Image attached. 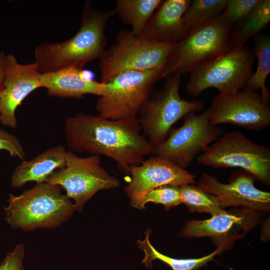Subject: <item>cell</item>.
Segmentation results:
<instances>
[{"label": "cell", "instance_id": "obj_9", "mask_svg": "<svg viewBox=\"0 0 270 270\" xmlns=\"http://www.w3.org/2000/svg\"><path fill=\"white\" fill-rule=\"evenodd\" d=\"M162 67L121 73L106 83L95 108L100 116L112 120L136 118L161 79Z\"/></svg>", "mask_w": 270, "mask_h": 270}, {"label": "cell", "instance_id": "obj_17", "mask_svg": "<svg viewBox=\"0 0 270 270\" xmlns=\"http://www.w3.org/2000/svg\"><path fill=\"white\" fill-rule=\"evenodd\" d=\"M190 0L162 1L138 37L154 42H176L187 34L182 16Z\"/></svg>", "mask_w": 270, "mask_h": 270}, {"label": "cell", "instance_id": "obj_24", "mask_svg": "<svg viewBox=\"0 0 270 270\" xmlns=\"http://www.w3.org/2000/svg\"><path fill=\"white\" fill-rule=\"evenodd\" d=\"M227 2L228 0H192L182 16L187 34L222 14Z\"/></svg>", "mask_w": 270, "mask_h": 270}, {"label": "cell", "instance_id": "obj_30", "mask_svg": "<svg viewBox=\"0 0 270 270\" xmlns=\"http://www.w3.org/2000/svg\"><path fill=\"white\" fill-rule=\"evenodd\" d=\"M6 55L3 52H0V94L4 84Z\"/></svg>", "mask_w": 270, "mask_h": 270}, {"label": "cell", "instance_id": "obj_13", "mask_svg": "<svg viewBox=\"0 0 270 270\" xmlns=\"http://www.w3.org/2000/svg\"><path fill=\"white\" fill-rule=\"evenodd\" d=\"M256 178L240 170L232 174L230 182H221L214 176L204 173L197 185L206 192L214 196L223 209L240 206L251 210L269 212L270 193L258 189Z\"/></svg>", "mask_w": 270, "mask_h": 270}, {"label": "cell", "instance_id": "obj_7", "mask_svg": "<svg viewBox=\"0 0 270 270\" xmlns=\"http://www.w3.org/2000/svg\"><path fill=\"white\" fill-rule=\"evenodd\" d=\"M176 42H154L140 38L131 31L121 30L116 42L100 58L101 82H108L128 71L162 67Z\"/></svg>", "mask_w": 270, "mask_h": 270}, {"label": "cell", "instance_id": "obj_19", "mask_svg": "<svg viewBox=\"0 0 270 270\" xmlns=\"http://www.w3.org/2000/svg\"><path fill=\"white\" fill-rule=\"evenodd\" d=\"M66 150L62 145L50 148L28 160H23L14 170L11 186L20 188L29 182H46L56 170L66 164Z\"/></svg>", "mask_w": 270, "mask_h": 270}, {"label": "cell", "instance_id": "obj_10", "mask_svg": "<svg viewBox=\"0 0 270 270\" xmlns=\"http://www.w3.org/2000/svg\"><path fill=\"white\" fill-rule=\"evenodd\" d=\"M46 182L63 188L80 212L98 192L120 186V180L102 166L100 156L80 157L71 150L66 151L64 167L54 172Z\"/></svg>", "mask_w": 270, "mask_h": 270}, {"label": "cell", "instance_id": "obj_18", "mask_svg": "<svg viewBox=\"0 0 270 270\" xmlns=\"http://www.w3.org/2000/svg\"><path fill=\"white\" fill-rule=\"evenodd\" d=\"M82 69L68 67L40 73L41 88H46L48 95L59 98L80 99L86 94L102 96L105 92L106 84L94 80H84L81 74Z\"/></svg>", "mask_w": 270, "mask_h": 270}, {"label": "cell", "instance_id": "obj_15", "mask_svg": "<svg viewBox=\"0 0 270 270\" xmlns=\"http://www.w3.org/2000/svg\"><path fill=\"white\" fill-rule=\"evenodd\" d=\"M257 211L243 208L212 216L204 220L187 222L180 232L184 238L211 237L223 250L241 237L238 232H246L257 225L259 215Z\"/></svg>", "mask_w": 270, "mask_h": 270}, {"label": "cell", "instance_id": "obj_8", "mask_svg": "<svg viewBox=\"0 0 270 270\" xmlns=\"http://www.w3.org/2000/svg\"><path fill=\"white\" fill-rule=\"evenodd\" d=\"M196 160L214 168H241L263 184L270 185V148L253 142L240 132L222 134Z\"/></svg>", "mask_w": 270, "mask_h": 270}, {"label": "cell", "instance_id": "obj_6", "mask_svg": "<svg viewBox=\"0 0 270 270\" xmlns=\"http://www.w3.org/2000/svg\"><path fill=\"white\" fill-rule=\"evenodd\" d=\"M255 59L253 48L243 45L232 48L191 72L186 90L194 96L208 88H216L219 94L240 90L253 73Z\"/></svg>", "mask_w": 270, "mask_h": 270}, {"label": "cell", "instance_id": "obj_11", "mask_svg": "<svg viewBox=\"0 0 270 270\" xmlns=\"http://www.w3.org/2000/svg\"><path fill=\"white\" fill-rule=\"evenodd\" d=\"M210 115L209 108L199 115L196 112L187 114L183 124L171 130L164 141L152 147V154L185 169L224 133V128L210 123Z\"/></svg>", "mask_w": 270, "mask_h": 270}, {"label": "cell", "instance_id": "obj_5", "mask_svg": "<svg viewBox=\"0 0 270 270\" xmlns=\"http://www.w3.org/2000/svg\"><path fill=\"white\" fill-rule=\"evenodd\" d=\"M182 75L175 74L166 78L162 88L150 96L140 108L137 118L144 136L152 146L168 137L172 126L192 112H200L202 100H186L180 94Z\"/></svg>", "mask_w": 270, "mask_h": 270}, {"label": "cell", "instance_id": "obj_27", "mask_svg": "<svg viewBox=\"0 0 270 270\" xmlns=\"http://www.w3.org/2000/svg\"><path fill=\"white\" fill-rule=\"evenodd\" d=\"M259 2L260 0H228L223 12L234 25L247 16Z\"/></svg>", "mask_w": 270, "mask_h": 270}, {"label": "cell", "instance_id": "obj_14", "mask_svg": "<svg viewBox=\"0 0 270 270\" xmlns=\"http://www.w3.org/2000/svg\"><path fill=\"white\" fill-rule=\"evenodd\" d=\"M35 62L21 64L12 54L6 55L3 88L0 94V122L12 128L16 126V111L34 90L41 88Z\"/></svg>", "mask_w": 270, "mask_h": 270}, {"label": "cell", "instance_id": "obj_28", "mask_svg": "<svg viewBox=\"0 0 270 270\" xmlns=\"http://www.w3.org/2000/svg\"><path fill=\"white\" fill-rule=\"evenodd\" d=\"M2 150L8 151L12 156L25 160V151L20 140L15 135L0 128V151Z\"/></svg>", "mask_w": 270, "mask_h": 270}, {"label": "cell", "instance_id": "obj_20", "mask_svg": "<svg viewBox=\"0 0 270 270\" xmlns=\"http://www.w3.org/2000/svg\"><path fill=\"white\" fill-rule=\"evenodd\" d=\"M270 21V0H260L252 12L234 24L229 36L230 49L244 45L249 39L258 35Z\"/></svg>", "mask_w": 270, "mask_h": 270}, {"label": "cell", "instance_id": "obj_29", "mask_svg": "<svg viewBox=\"0 0 270 270\" xmlns=\"http://www.w3.org/2000/svg\"><path fill=\"white\" fill-rule=\"evenodd\" d=\"M25 256L24 246L17 244L12 252H10L0 264V270H24L22 262Z\"/></svg>", "mask_w": 270, "mask_h": 270}, {"label": "cell", "instance_id": "obj_16", "mask_svg": "<svg viewBox=\"0 0 270 270\" xmlns=\"http://www.w3.org/2000/svg\"><path fill=\"white\" fill-rule=\"evenodd\" d=\"M132 179L124 190L132 206L150 190L164 185L181 186L195 184V176L168 160L154 156L140 164L131 166Z\"/></svg>", "mask_w": 270, "mask_h": 270}, {"label": "cell", "instance_id": "obj_26", "mask_svg": "<svg viewBox=\"0 0 270 270\" xmlns=\"http://www.w3.org/2000/svg\"><path fill=\"white\" fill-rule=\"evenodd\" d=\"M148 202L162 204L166 210L180 204V186L164 185L154 188L132 206L140 210L143 209Z\"/></svg>", "mask_w": 270, "mask_h": 270}, {"label": "cell", "instance_id": "obj_4", "mask_svg": "<svg viewBox=\"0 0 270 270\" xmlns=\"http://www.w3.org/2000/svg\"><path fill=\"white\" fill-rule=\"evenodd\" d=\"M232 26L222 12L176 42L162 66L161 79L190 73L230 50L229 36Z\"/></svg>", "mask_w": 270, "mask_h": 270}, {"label": "cell", "instance_id": "obj_3", "mask_svg": "<svg viewBox=\"0 0 270 270\" xmlns=\"http://www.w3.org/2000/svg\"><path fill=\"white\" fill-rule=\"evenodd\" d=\"M8 196V205L4 208L5 220L11 228L26 232L58 227L76 210L60 186L48 182L36 184L19 196Z\"/></svg>", "mask_w": 270, "mask_h": 270}, {"label": "cell", "instance_id": "obj_2", "mask_svg": "<svg viewBox=\"0 0 270 270\" xmlns=\"http://www.w3.org/2000/svg\"><path fill=\"white\" fill-rule=\"evenodd\" d=\"M114 10H100L92 2H86L81 24L77 32L62 42H48L34 50L35 62L38 71L45 73L68 67L82 68L90 62L100 58L106 50V28Z\"/></svg>", "mask_w": 270, "mask_h": 270}, {"label": "cell", "instance_id": "obj_25", "mask_svg": "<svg viewBox=\"0 0 270 270\" xmlns=\"http://www.w3.org/2000/svg\"><path fill=\"white\" fill-rule=\"evenodd\" d=\"M181 202L192 212H206L212 216L226 211L213 195L208 194L198 185L187 184L180 186Z\"/></svg>", "mask_w": 270, "mask_h": 270}, {"label": "cell", "instance_id": "obj_22", "mask_svg": "<svg viewBox=\"0 0 270 270\" xmlns=\"http://www.w3.org/2000/svg\"><path fill=\"white\" fill-rule=\"evenodd\" d=\"M254 41L257 67L244 88L256 92L260 90L262 100L269 104L270 92L266 81L270 72V38L267 34H260L254 38Z\"/></svg>", "mask_w": 270, "mask_h": 270}, {"label": "cell", "instance_id": "obj_1", "mask_svg": "<svg viewBox=\"0 0 270 270\" xmlns=\"http://www.w3.org/2000/svg\"><path fill=\"white\" fill-rule=\"evenodd\" d=\"M64 134L71 151L106 156L129 174L130 167L140 164L152 149L137 117L112 120L76 113L66 119Z\"/></svg>", "mask_w": 270, "mask_h": 270}, {"label": "cell", "instance_id": "obj_23", "mask_svg": "<svg viewBox=\"0 0 270 270\" xmlns=\"http://www.w3.org/2000/svg\"><path fill=\"white\" fill-rule=\"evenodd\" d=\"M151 233L150 228L145 232L146 238L143 240H138L137 244L139 248L144 251V257L142 262L149 268L152 267V262L155 260H158L169 266L172 270H196L204 266L212 260L214 258L222 252L223 250L218 248L216 250L206 256L196 258H175L164 255L158 252L150 244L149 236Z\"/></svg>", "mask_w": 270, "mask_h": 270}, {"label": "cell", "instance_id": "obj_12", "mask_svg": "<svg viewBox=\"0 0 270 270\" xmlns=\"http://www.w3.org/2000/svg\"><path fill=\"white\" fill-rule=\"evenodd\" d=\"M210 122L214 126L229 123L255 130L270 125L269 104L256 91L243 88L228 94H219L210 106Z\"/></svg>", "mask_w": 270, "mask_h": 270}, {"label": "cell", "instance_id": "obj_21", "mask_svg": "<svg viewBox=\"0 0 270 270\" xmlns=\"http://www.w3.org/2000/svg\"><path fill=\"white\" fill-rule=\"evenodd\" d=\"M162 0H117L116 14L121 21L130 25L131 32L138 36L160 6Z\"/></svg>", "mask_w": 270, "mask_h": 270}]
</instances>
